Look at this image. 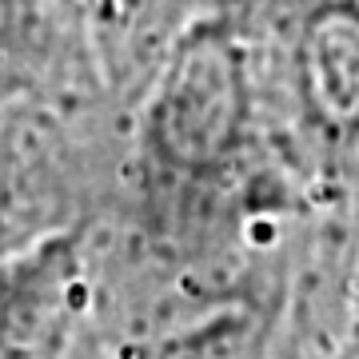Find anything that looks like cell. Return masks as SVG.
Listing matches in <instances>:
<instances>
[{"label": "cell", "instance_id": "obj_4", "mask_svg": "<svg viewBox=\"0 0 359 359\" xmlns=\"http://www.w3.org/2000/svg\"><path fill=\"white\" fill-rule=\"evenodd\" d=\"M0 108L124 112L80 0H0Z\"/></svg>", "mask_w": 359, "mask_h": 359}, {"label": "cell", "instance_id": "obj_2", "mask_svg": "<svg viewBox=\"0 0 359 359\" xmlns=\"http://www.w3.org/2000/svg\"><path fill=\"white\" fill-rule=\"evenodd\" d=\"M124 112L0 108V259L108 212Z\"/></svg>", "mask_w": 359, "mask_h": 359}, {"label": "cell", "instance_id": "obj_3", "mask_svg": "<svg viewBox=\"0 0 359 359\" xmlns=\"http://www.w3.org/2000/svg\"><path fill=\"white\" fill-rule=\"evenodd\" d=\"M0 359H108L92 224L0 259Z\"/></svg>", "mask_w": 359, "mask_h": 359}, {"label": "cell", "instance_id": "obj_1", "mask_svg": "<svg viewBox=\"0 0 359 359\" xmlns=\"http://www.w3.org/2000/svg\"><path fill=\"white\" fill-rule=\"evenodd\" d=\"M256 68L264 128L320 208L359 192V0H224Z\"/></svg>", "mask_w": 359, "mask_h": 359}, {"label": "cell", "instance_id": "obj_5", "mask_svg": "<svg viewBox=\"0 0 359 359\" xmlns=\"http://www.w3.org/2000/svg\"><path fill=\"white\" fill-rule=\"evenodd\" d=\"M216 0H80L108 88L124 112L148 84L168 44Z\"/></svg>", "mask_w": 359, "mask_h": 359}]
</instances>
